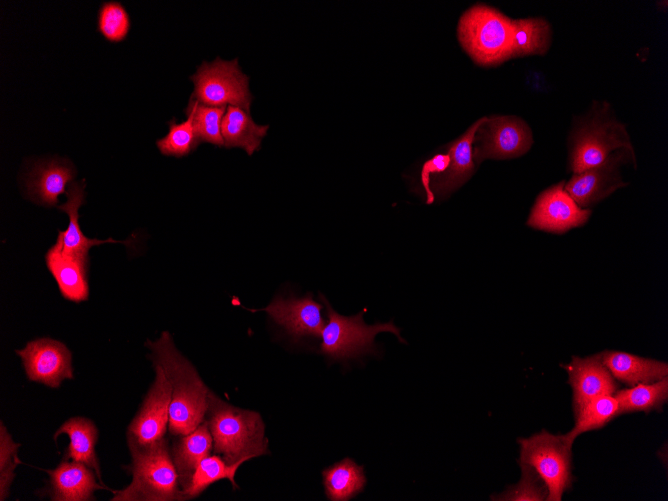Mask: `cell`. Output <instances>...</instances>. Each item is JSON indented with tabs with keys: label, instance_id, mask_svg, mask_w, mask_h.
Masks as SVG:
<instances>
[{
	"label": "cell",
	"instance_id": "cell-7",
	"mask_svg": "<svg viewBox=\"0 0 668 501\" xmlns=\"http://www.w3.org/2000/svg\"><path fill=\"white\" fill-rule=\"evenodd\" d=\"M190 79L194 83L190 98L208 106L229 104L250 112L253 95L249 90V77L241 71L237 58L203 61Z\"/></svg>",
	"mask_w": 668,
	"mask_h": 501
},
{
	"label": "cell",
	"instance_id": "cell-31",
	"mask_svg": "<svg viewBox=\"0 0 668 501\" xmlns=\"http://www.w3.org/2000/svg\"><path fill=\"white\" fill-rule=\"evenodd\" d=\"M187 119L176 122L175 118L168 122V133L157 140L159 151L166 156L183 157L192 152L200 143L194 128L193 114L185 110Z\"/></svg>",
	"mask_w": 668,
	"mask_h": 501
},
{
	"label": "cell",
	"instance_id": "cell-20",
	"mask_svg": "<svg viewBox=\"0 0 668 501\" xmlns=\"http://www.w3.org/2000/svg\"><path fill=\"white\" fill-rule=\"evenodd\" d=\"M212 446L213 439L206 419L190 433L179 436L173 444L170 451L181 490L190 485L196 467L210 455Z\"/></svg>",
	"mask_w": 668,
	"mask_h": 501
},
{
	"label": "cell",
	"instance_id": "cell-18",
	"mask_svg": "<svg viewBox=\"0 0 668 501\" xmlns=\"http://www.w3.org/2000/svg\"><path fill=\"white\" fill-rule=\"evenodd\" d=\"M485 117L477 120L458 139L448 145L449 164L438 177H434V194L447 196L464 184L474 172L472 144L478 127Z\"/></svg>",
	"mask_w": 668,
	"mask_h": 501
},
{
	"label": "cell",
	"instance_id": "cell-28",
	"mask_svg": "<svg viewBox=\"0 0 668 501\" xmlns=\"http://www.w3.org/2000/svg\"><path fill=\"white\" fill-rule=\"evenodd\" d=\"M621 414L618 401L614 395L598 397L583 407L575 416L573 428L566 434H562V437L572 447L579 435L600 429Z\"/></svg>",
	"mask_w": 668,
	"mask_h": 501
},
{
	"label": "cell",
	"instance_id": "cell-19",
	"mask_svg": "<svg viewBox=\"0 0 668 501\" xmlns=\"http://www.w3.org/2000/svg\"><path fill=\"white\" fill-rule=\"evenodd\" d=\"M601 358L614 379L629 387L668 377L666 362L621 351H604L601 353Z\"/></svg>",
	"mask_w": 668,
	"mask_h": 501
},
{
	"label": "cell",
	"instance_id": "cell-10",
	"mask_svg": "<svg viewBox=\"0 0 668 501\" xmlns=\"http://www.w3.org/2000/svg\"><path fill=\"white\" fill-rule=\"evenodd\" d=\"M155 367V380L143 405L127 429V442L131 447H146L162 440L169 423L171 385L162 367Z\"/></svg>",
	"mask_w": 668,
	"mask_h": 501
},
{
	"label": "cell",
	"instance_id": "cell-4",
	"mask_svg": "<svg viewBox=\"0 0 668 501\" xmlns=\"http://www.w3.org/2000/svg\"><path fill=\"white\" fill-rule=\"evenodd\" d=\"M461 46L481 66H494L511 59L513 19L497 9L476 4L460 17Z\"/></svg>",
	"mask_w": 668,
	"mask_h": 501
},
{
	"label": "cell",
	"instance_id": "cell-13",
	"mask_svg": "<svg viewBox=\"0 0 668 501\" xmlns=\"http://www.w3.org/2000/svg\"><path fill=\"white\" fill-rule=\"evenodd\" d=\"M591 215L589 209L580 207L566 192L561 182L537 198L527 225L548 232L564 233L585 224Z\"/></svg>",
	"mask_w": 668,
	"mask_h": 501
},
{
	"label": "cell",
	"instance_id": "cell-25",
	"mask_svg": "<svg viewBox=\"0 0 668 501\" xmlns=\"http://www.w3.org/2000/svg\"><path fill=\"white\" fill-rule=\"evenodd\" d=\"M325 494L331 501H347L363 491L366 477L362 466L345 458L322 472Z\"/></svg>",
	"mask_w": 668,
	"mask_h": 501
},
{
	"label": "cell",
	"instance_id": "cell-27",
	"mask_svg": "<svg viewBox=\"0 0 668 501\" xmlns=\"http://www.w3.org/2000/svg\"><path fill=\"white\" fill-rule=\"evenodd\" d=\"M551 42V27L543 18L513 20L511 59L527 55H542Z\"/></svg>",
	"mask_w": 668,
	"mask_h": 501
},
{
	"label": "cell",
	"instance_id": "cell-5",
	"mask_svg": "<svg viewBox=\"0 0 668 501\" xmlns=\"http://www.w3.org/2000/svg\"><path fill=\"white\" fill-rule=\"evenodd\" d=\"M519 465L532 467L544 481L548 496L546 501H561L565 491L571 488L572 447L562 435L541 430L527 438H519Z\"/></svg>",
	"mask_w": 668,
	"mask_h": 501
},
{
	"label": "cell",
	"instance_id": "cell-17",
	"mask_svg": "<svg viewBox=\"0 0 668 501\" xmlns=\"http://www.w3.org/2000/svg\"><path fill=\"white\" fill-rule=\"evenodd\" d=\"M45 262L54 277L61 295L72 302L88 299V258L66 254L59 240L46 252Z\"/></svg>",
	"mask_w": 668,
	"mask_h": 501
},
{
	"label": "cell",
	"instance_id": "cell-26",
	"mask_svg": "<svg viewBox=\"0 0 668 501\" xmlns=\"http://www.w3.org/2000/svg\"><path fill=\"white\" fill-rule=\"evenodd\" d=\"M614 397L622 414L661 411L668 401V377L652 383H640L618 389Z\"/></svg>",
	"mask_w": 668,
	"mask_h": 501
},
{
	"label": "cell",
	"instance_id": "cell-3",
	"mask_svg": "<svg viewBox=\"0 0 668 501\" xmlns=\"http://www.w3.org/2000/svg\"><path fill=\"white\" fill-rule=\"evenodd\" d=\"M132 482L115 491L112 501L184 500L166 438L146 447H131Z\"/></svg>",
	"mask_w": 668,
	"mask_h": 501
},
{
	"label": "cell",
	"instance_id": "cell-8",
	"mask_svg": "<svg viewBox=\"0 0 668 501\" xmlns=\"http://www.w3.org/2000/svg\"><path fill=\"white\" fill-rule=\"evenodd\" d=\"M620 149L633 152L624 126L617 121L595 116L574 135L571 169L577 174L598 166Z\"/></svg>",
	"mask_w": 668,
	"mask_h": 501
},
{
	"label": "cell",
	"instance_id": "cell-23",
	"mask_svg": "<svg viewBox=\"0 0 668 501\" xmlns=\"http://www.w3.org/2000/svg\"><path fill=\"white\" fill-rule=\"evenodd\" d=\"M268 128L269 125L257 124L250 116V112L229 105L221 124L224 146L226 148H242L251 156L260 149Z\"/></svg>",
	"mask_w": 668,
	"mask_h": 501
},
{
	"label": "cell",
	"instance_id": "cell-33",
	"mask_svg": "<svg viewBox=\"0 0 668 501\" xmlns=\"http://www.w3.org/2000/svg\"><path fill=\"white\" fill-rule=\"evenodd\" d=\"M130 30V18L124 6L117 1L104 2L98 12V31L114 43L124 40Z\"/></svg>",
	"mask_w": 668,
	"mask_h": 501
},
{
	"label": "cell",
	"instance_id": "cell-24",
	"mask_svg": "<svg viewBox=\"0 0 668 501\" xmlns=\"http://www.w3.org/2000/svg\"><path fill=\"white\" fill-rule=\"evenodd\" d=\"M73 169L62 162L50 161L38 164L27 181L30 197L46 206H56L59 195L65 193L72 181Z\"/></svg>",
	"mask_w": 668,
	"mask_h": 501
},
{
	"label": "cell",
	"instance_id": "cell-2",
	"mask_svg": "<svg viewBox=\"0 0 668 501\" xmlns=\"http://www.w3.org/2000/svg\"><path fill=\"white\" fill-rule=\"evenodd\" d=\"M214 452L226 463H244L268 454V439L258 412L241 409L209 392L206 413Z\"/></svg>",
	"mask_w": 668,
	"mask_h": 501
},
{
	"label": "cell",
	"instance_id": "cell-1",
	"mask_svg": "<svg viewBox=\"0 0 668 501\" xmlns=\"http://www.w3.org/2000/svg\"><path fill=\"white\" fill-rule=\"evenodd\" d=\"M153 364H158L171 385L169 431L181 436L197 428L206 417L210 390L194 366L175 347L168 331L147 341Z\"/></svg>",
	"mask_w": 668,
	"mask_h": 501
},
{
	"label": "cell",
	"instance_id": "cell-35",
	"mask_svg": "<svg viewBox=\"0 0 668 501\" xmlns=\"http://www.w3.org/2000/svg\"><path fill=\"white\" fill-rule=\"evenodd\" d=\"M449 164V156L446 155H437L432 160L428 161L422 171V183L426 190L427 202L431 203L433 201V193L429 187V175L431 172L444 171Z\"/></svg>",
	"mask_w": 668,
	"mask_h": 501
},
{
	"label": "cell",
	"instance_id": "cell-9",
	"mask_svg": "<svg viewBox=\"0 0 668 501\" xmlns=\"http://www.w3.org/2000/svg\"><path fill=\"white\" fill-rule=\"evenodd\" d=\"M474 163L484 159L514 158L526 153L533 143L528 125L515 116L485 117L476 131Z\"/></svg>",
	"mask_w": 668,
	"mask_h": 501
},
{
	"label": "cell",
	"instance_id": "cell-34",
	"mask_svg": "<svg viewBox=\"0 0 668 501\" xmlns=\"http://www.w3.org/2000/svg\"><path fill=\"white\" fill-rule=\"evenodd\" d=\"M19 444L15 443L1 422L0 427V500H5L9 493L10 485L14 479V470L20 463L17 450Z\"/></svg>",
	"mask_w": 668,
	"mask_h": 501
},
{
	"label": "cell",
	"instance_id": "cell-22",
	"mask_svg": "<svg viewBox=\"0 0 668 501\" xmlns=\"http://www.w3.org/2000/svg\"><path fill=\"white\" fill-rule=\"evenodd\" d=\"M61 434H66L70 440L65 450L64 459H72L87 465L102 482L99 461L95 451L98 438V430L95 424L88 418L73 417L58 428L54 433V440Z\"/></svg>",
	"mask_w": 668,
	"mask_h": 501
},
{
	"label": "cell",
	"instance_id": "cell-30",
	"mask_svg": "<svg viewBox=\"0 0 668 501\" xmlns=\"http://www.w3.org/2000/svg\"><path fill=\"white\" fill-rule=\"evenodd\" d=\"M186 110L193 114V123L199 142L224 146L221 132L226 106H208L190 98Z\"/></svg>",
	"mask_w": 668,
	"mask_h": 501
},
{
	"label": "cell",
	"instance_id": "cell-14",
	"mask_svg": "<svg viewBox=\"0 0 668 501\" xmlns=\"http://www.w3.org/2000/svg\"><path fill=\"white\" fill-rule=\"evenodd\" d=\"M572 389L574 416L590 401L605 395H614L619 389L617 381L602 362L601 353L587 357L573 356L563 366Z\"/></svg>",
	"mask_w": 668,
	"mask_h": 501
},
{
	"label": "cell",
	"instance_id": "cell-29",
	"mask_svg": "<svg viewBox=\"0 0 668 501\" xmlns=\"http://www.w3.org/2000/svg\"><path fill=\"white\" fill-rule=\"evenodd\" d=\"M241 464L242 462L228 464L217 454L205 457L196 467L190 485L182 490L184 500L196 498L208 486L222 479L230 480L233 488L237 489L234 476Z\"/></svg>",
	"mask_w": 668,
	"mask_h": 501
},
{
	"label": "cell",
	"instance_id": "cell-16",
	"mask_svg": "<svg viewBox=\"0 0 668 501\" xmlns=\"http://www.w3.org/2000/svg\"><path fill=\"white\" fill-rule=\"evenodd\" d=\"M50 477L48 494L54 501L95 500L94 492L108 489L96 481L94 471L77 461H62L55 469L47 470Z\"/></svg>",
	"mask_w": 668,
	"mask_h": 501
},
{
	"label": "cell",
	"instance_id": "cell-6",
	"mask_svg": "<svg viewBox=\"0 0 668 501\" xmlns=\"http://www.w3.org/2000/svg\"><path fill=\"white\" fill-rule=\"evenodd\" d=\"M319 297L326 307L328 317L320 344V352L325 356L333 360H347L365 354H376L374 339L381 332L393 333L400 342L406 343L400 336V329L393 322L367 325L363 320L365 310L354 316H343L331 307L322 294H319Z\"/></svg>",
	"mask_w": 668,
	"mask_h": 501
},
{
	"label": "cell",
	"instance_id": "cell-32",
	"mask_svg": "<svg viewBox=\"0 0 668 501\" xmlns=\"http://www.w3.org/2000/svg\"><path fill=\"white\" fill-rule=\"evenodd\" d=\"M521 478L502 493L492 495L494 501H546L548 490L537 472L528 465H519Z\"/></svg>",
	"mask_w": 668,
	"mask_h": 501
},
{
	"label": "cell",
	"instance_id": "cell-15",
	"mask_svg": "<svg viewBox=\"0 0 668 501\" xmlns=\"http://www.w3.org/2000/svg\"><path fill=\"white\" fill-rule=\"evenodd\" d=\"M628 153L633 155L625 149L617 150L600 165L574 174L564 187L566 192L582 208L605 198L624 185L617 175V166Z\"/></svg>",
	"mask_w": 668,
	"mask_h": 501
},
{
	"label": "cell",
	"instance_id": "cell-21",
	"mask_svg": "<svg viewBox=\"0 0 668 501\" xmlns=\"http://www.w3.org/2000/svg\"><path fill=\"white\" fill-rule=\"evenodd\" d=\"M66 196L67 201L59 205L58 208L68 214L69 224L66 230H59L57 236V240L60 241L62 250L66 254L88 258L89 249L93 246L108 242L127 244V241H117L112 238L106 240L89 239L83 234L78 222V210L85 200L83 183L72 182L66 191Z\"/></svg>",
	"mask_w": 668,
	"mask_h": 501
},
{
	"label": "cell",
	"instance_id": "cell-11",
	"mask_svg": "<svg viewBox=\"0 0 668 501\" xmlns=\"http://www.w3.org/2000/svg\"><path fill=\"white\" fill-rule=\"evenodd\" d=\"M20 356L29 380L58 388L65 379L73 378L72 355L65 344L51 338L29 341Z\"/></svg>",
	"mask_w": 668,
	"mask_h": 501
},
{
	"label": "cell",
	"instance_id": "cell-12",
	"mask_svg": "<svg viewBox=\"0 0 668 501\" xmlns=\"http://www.w3.org/2000/svg\"><path fill=\"white\" fill-rule=\"evenodd\" d=\"M322 308L323 305L315 301L312 294L307 293L300 298L278 296L264 308L246 309L251 312H266L294 341H300L306 337H321L325 326Z\"/></svg>",
	"mask_w": 668,
	"mask_h": 501
}]
</instances>
